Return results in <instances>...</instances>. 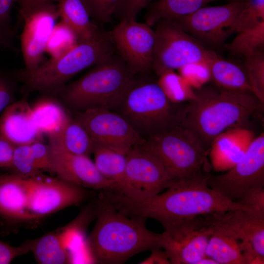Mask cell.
<instances>
[{
    "instance_id": "cell-15",
    "label": "cell",
    "mask_w": 264,
    "mask_h": 264,
    "mask_svg": "<svg viewBox=\"0 0 264 264\" xmlns=\"http://www.w3.org/2000/svg\"><path fill=\"white\" fill-rule=\"evenodd\" d=\"M88 196L85 188L40 175L32 178L27 211L31 219L41 218L78 205Z\"/></svg>"
},
{
    "instance_id": "cell-22",
    "label": "cell",
    "mask_w": 264,
    "mask_h": 264,
    "mask_svg": "<svg viewBox=\"0 0 264 264\" xmlns=\"http://www.w3.org/2000/svg\"><path fill=\"white\" fill-rule=\"evenodd\" d=\"M213 228L205 255L217 264H248L247 251L243 242L226 231Z\"/></svg>"
},
{
    "instance_id": "cell-32",
    "label": "cell",
    "mask_w": 264,
    "mask_h": 264,
    "mask_svg": "<svg viewBox=\"0 0 264 264\" xmlns=\"http://www.w3.org/2000/svg\"><path fill=\"white\" fill-rule=\"evenodd\" d=\"M245 72L252 92L263 105L264 102V53L263 48L245 57Z\"/></svg>"
},
{
    "instance_id": "cell-31",
    "label": "cell",
    "mask_w": 264,
    "mask_h": 264,
    "mask_svg": "<svg viewBox=\"0 0 264 264\" xmlns=\"http://www.w3.org/2000/svg\"><path fill=\"white\" fill-rule=\"evenodd\" d=\"M79 42L74 32L61 20L55 24L49 37L45 52L50 59H57L74 48Z\"/></svg>"
},
{
    "instance_id": "cell-44",
    "label": "cell",
    "mask_w": 264,
    "mask_h": 264,
    "mask_svg": "<svg viewBox=\"0 0 264 264\" xmlns=\"http://www.w3.org/2000/svg\"><path fill=\"white\" fill-rule=\"evenodd\" d=\"M55 1L56 0H15L19 6L17 23H23L25 18L34 9Z\"/></svg>"
},
{
    "instance_id": "cell-47",
    "label": "cell",
    "mask_w": 264,
    "mask_h": 264,
    "mask_svg": "<svg viewBox=\"0 0 264 264\" xmlns=\"http://www.w3.org/2000/svg\"><path fill=\"white\" fill-rule=\"evenodd\" d=\"M217 264L211 258L207 256H205L201 258L197 263V264Z\"/></svg>"
},
{
    "instance_id": "cell-14",
    "label": "cell",
    "mask_w": 264,
    "mask_h": 264,
    "mask_svg": "<svg viewBox=\"0 0 264 264\" xmlns=\"http://www.w3.org/2000/svg\"><path fill=\"white\" fill-rule=\"evenodd\" d=\"M110 33L116 51L134 75L152 69L155 32L151 26L136 21H120Z\"/></svg>"
},
{
    "instance_id": "cell-34",
    "label": "cell",
    "mask_w": 264,
    "mask_h": 264,
    "mask_svg": "<svg viewBox=\"0 0 264 264\" xmlns=\"http://www.w3.org/2000/svg\"><path fill=\"white\" fill-rule=\"evenodd\" d=\"M12 168L19 176L33 178L41 175L32 154L30 144L15 146Z\"/></svg>"
},
{
    "instance_id": "cell-27",
    "label": "cell",
    "mask_w": 264,
    "mask_h": 264,
    "mask_svg": "<svg viewBox=\"0 0 264 264\" xmlns=\"http://www.w3.org/2000/svg\"><path fill=\"white\" fill-rule=\"evenodd\" d=\"M217 0H157L151 4L145 14L147 23L151 26L160 20H172L188 15ZM231 1L232 0H227Z\"/></svg>"
},
{
    "instance_id": "cell-7",
    "label": "cell",
    "mask_w": 264,
    "mask_h": 264,
    "mask_svg": "<svg viewBox=\"0 0 264 264\" xmlns=\"http://www.w3.org/2000/svg\"><path fill=\"white\" fill-rule=\"evenodd\" d=\"M144 145L161 161L174 183L203 173L209 152L193 132L178 125L151 136Z\"/></svg>"
},
{
    "instance_id": "cell-38",
    "label": "cell",
    "mask_w": 264,
    "mask_h": 264,
    "mask_svg": "<svg viewBox=\"0 0 264 264\" xmlns=\"http://www.w3.org/2000/svg\"><path fill=\"white\" fill-rule=\"evenodd\" d=\"M91 17L101 23L110 22L120 0H83Z\"/></svg>"
},
{
    "instance_id": "cell-21",
    "label": "cell",
    "mask_w": 264,
    "mask_h": 264,
    "mask_svg": "<svg viewBox=\"0 0 264 264\" xmlns=\"http://www.w3.org/2000/svg\"><path fill=\"white\" fill-rule=\"evenodd\" d=\"M32 178L17 174L0 176V215L13 219H31L27 211Z\"/></svg>"
},
{
    "instance_id": "cell-8",
    "label": "cell",
    "mask_w": 264,
    "mask_h": 264,
    "mask_svg": "<svg viewBox=\"0 0 264 264\" xmlns=\"http://www.w3.org/2000/svg\"><path fill=\"white\" fill-rule=\"evenodd\" d=\"M155 24L152 69L159 77L191 63L208 62L216 54L170 20Z\"/></svg>"
},
{
    "instance_id": "cell-2",
    "label": "cell",
    "mask_w": 264,
    "mask_h": 264,
    "mask_svg": "<svg viewBox=\"0 0 264 264\" xmlns=\"http://www.w3.org/2000/svg\"><path fill=\"white\" fill-rule=\"evenodd\" d=\"M262 105L252 92L203 86L181 107L177 125L193 132L209 152L216 137L229 129L244 128Z\"/></svg>"
},
{
    "instance_id": "cell-46",
    "label": "cell",
    "mask_w": 264,
    "mask_h": 264,
    "mask_svg": "<svg viewBox=\"0 0 264 264\" xmlns=\"http://www.w3.org/2000/svg\"><path fill=\"white\" fill-rule=\"evenodd\" d=\"M140 264H170V262L165 251L160 249L152 251L151 255L145 260L139 263Z\"/></svg>"
},
{
    "instance_id": "cell-17",
    "label": "cell",
    "mask_w": 264,
    "mask_h": 264,
    "mask_svg": "<svg viewBox=\"0 0 264 264\" xmlns=\"http://www.w3.org/2000/svg\"><path fill=\"white\" fill-rule=\"evenodd\" d=\"M59 18L57 5L52 3L34 9L25 18L20 37L24 69H33L45 61L46 44Z\"/></svg>"
},
{
    "instance_id": "cell-16",
    "label": "cell",
    "mask_w": 264,
    "mask_h": 264,
    "mask_svg": "<svg viewBox=\"0 0 264 264\" xmlns=\"http://www.w3.org/2000/svg\"><path fill=\"white\" fill-rule=\"evenodd\" d=\"M203 216L213 227L243 242L252 259L264 260V214L239 209Z\"/></svg>"
},
{
    "instance_id": "cell-45",
    "label": "cell",
    "mask_w": 264,
    "mask_h": 264,
    "mask_svg": "<svg viewBox=\"0 0 264 264\" xmlns=\"http://www.w3.org/2000/svg\"><path fill=\"white\" fill-rule=\"evenodd\" d=\"M15 146L0 137V168H10Z\"/></svg>"
},
{
    "instance_id": "cell-33",
    "label": "cell",
    "mask_w": 264,
    "mask_h": 264,
    "mask_svg": "<svg viewBox=\"0 0 264 264\" xmlns=\"http://www.w3.org/2000/svg\"><path fill=\"white\" fill-rule=\"evenodd\" d=\"M157 83L168 98L175 103L188 101L194 95L193 88L174 71L167 72L160 76Z\"/></svg>"
},
{
    "instance_id": "cell-25",
    "label": "cell",
    "mask_w": 264,
    "mask_h": 264,
    "mask_svg": "<svg viewBox=\"0 0 264 264\" xmlns=\"http://www.w3.org/2000/svg\"><path fill=\"white\" fill-rule=\"evenodd\" d=\"M48 145L66 152L89 156L94 143L84 127L71 117L56 136L48 139Z\"/></svg>"
},
{
    "instance_id": "cell-43",
    "label": "cell",
    "mask_w": 264,
    "mask_h": 264,
    "mask_svg": "<svg viewBox=\"0 0 264 264\" xmlns=\"http://www.w3.org/2000/svg\"><path fill=\"white\" fill-rule=\"evenodd\" d=\"M238 202L255 212L264 214V188L252 190Z\"/></svg>"
},
{
    "instance_id": "cell-42",
    "label": "cell",
    "mask_w": 264,
    "mask_h": 264,
    "mask_svg": "<svg viewBox=\"0 0 264 264\" xmlns=\"http://www.w3.org/2000/svg\"><path fill=\"white\" fill-rule=\"evenodd\" d=\"M30 241L21 246H13L0 240V264H9L15 258L26 254L31 249Z\"/></svg>"
},
{
    "instance_id": "cell-3",
    "label": "cell",
    "mask_w": 264,
    "mask_h": 264,
    "mask_svg": "<svg viewBox=\"0 0 264 264\" xmlns=\"http://www.w3.org/2000/svg\"><path fill=\"white\" fill-rule=\"evenodd\" d=\"M98 196L96 221L87 242L95 262L123 264L141 252L162 247V233L149 230L146 219L126 216L100 193Z\"/></svg>"
},
{
    "instance_id": "cell-6",
    "label": "cell",
    "mask_w": 264,
    "mask_h": 264,
    "mask_svg": "<svg viewBox=\"0 0 264 264\" xmlns=\"http://www.w3.org/2000/svg\"><path fill=\"white\" fill-rule=\"evenodd\" d=\"M157 82L135 77L112 111L123 117L145 140L178 124L181 107Z\"/></svg>"
},
{
    "instance_id": "cell-29",
    "label": "cell",
    "mask_w": 264,
    "mask_h": 264,
    "mask_svg": "<svg viewBox=\"0 0 264 264\" xmlns=\"http://www.w3.org/2000/svg\"><path fill=\"white\" fill-rule=\"evenodd\" d=\"M92 154L97 170L104 177L115 183L113 191L116 190L124 177L126 155L96 143Z\"/></svg>"
},
{
    "instance_id": "cell-4",
    "label": "cell",
    "mask_w": 264,
    "mask_h": 264,
    "mask_svg": "<svg viewBox=\"0 0 264 264\" xmlns=\"http://www.w3.org/2000/svg\"><path fill=\"white\" fill-rule=\"evenodd\" d=\"M115 52L110 32L101 30L94 37L79 42L63 56L45 61L33 69H20L16 75L23 83L25 93L55 92L77 73L105 61Z\"/></svg>"
},
{
    "instance_id": "cell-40",
    "label": "cell",
    "mask_w": 264,
    "mask_h": 264,
    "mask_svg": "<svg viewBox=\"0 0 264 264\" xmlns=\"http://www.w3.org/2000/svg\"><path fill=\"white\" fill-rule=\"evenodd\" d=\"M152 0H120L114 15L120 21H136L138 13Z\"/></svg>"
},
{
    "instance_id": "cell-28",
    "label": "cell",
    "mask_w": 264,
    "mask_h": 264,
    "mask_svg": "<svg viewBox=\"0 0 264 264\" xmlns=\"http://www.w3.org/2000/svg\"><path fill=\"white\" fill-rule=\"evenodd\" d=\"M31 249L40 264L70 263L71 258L59 233H51L30 241Z\"/></svg>"
},
{
    "instance_id": "cell-35",
    "label": "cell",
    "mask_w": 264,
    "mask_h": 264,
    "mask_svg": "<svg viewBox=\"0 0 264 264\" xmlns=\"http://www.w3.org/2000/svg\"><path fill=\"white\" fill-rule=\"evenodd\" d=\"M264 22V0H244L239 13L236 33L257 26Z\"/></svg>"
},
{
    "instance_id": "cell-20",
    "label": "cell",
    "mask_w": 264,
    "mask_h": 264,
    "mask_svg": "<svg viewBox=\"0 0 264 264\" xmlns=\"http://www.w3.org/2000/svg\"><path fill=\"white\" fill-rule=\"evenodd\" d=\"M255 137L253 131L243 127L219 134L209 150L214 171H225L232 167L243 157Z\"/></svg>"
},
{
    "instance_id": "cell-11",
    "label": "cell",
    "mask_w": 264,
    "mask_h": 264,
    "mask_svg": "<svg viewBox=\"0 0 264 264\" xmlns=\"http://www.w3.org/2000/svg\"><path fill=\"white\" fill-rule=\"evenodd\" d=\"M244 0H232L221 6H204L170 21L199 42L219 46L236 33L237 21Z\"/></svg>"
},
{
    "instance_id": "cell-10",
    "label": "cell",
    "mask_w": 264,
    "mask_h": 264,
    "mask_svg": "<svg viewBox=\"0 0 264 264\" xmlns=\"http://www.w3.org/2000/svg\"><path fill=\"white\" fill-rule=\"evenodd\" d=\"M144 143L134 146L126 155L124 179L114 191L141 199L157 195L174 183L161 161Z\"/></svg>"
},
{
    "instance_id": "cell-1",
    "label": "cell",
    "mask_w": 264,
    "mask_h": 264,
    "mask_svg": "<svg viewBox=\"0 0 264 264\" xmlns=\"http://www.w3.org/2000/svg\"><path fill=\"white\" fill-rule=\"evenodd\" d=\"M203 173L187 180L175 182L165 192L141 199L126 197L110 189L103 195L123 214L159 222L164 229L197 216L236 209L255 212L217 192L206 182Z\"/></svg>"
},
{
    "instance_id": "cell-9",
    "label": "cell",
    "mask_w": 264,
    "mask_h": 264,
    "mask_svg": "<svg viewBox=\"0 0 264 264\" xmlns=\"http://www.w3.org/2000/svg\"><path fill=\"white\" fill-rule=\"evenodd\" d=\"M208 185L225 198L238 201L264 187V133L256 137L243 157L227 172L207 174Z\"/></svg>"
},
{
    "instance_id": "cell-39",
    "label": "cell",
    "mask_w": 264,
    "mask_h": 264,
    "mask_svg": "<svg viewBox=\"0 0 264 264\" xmlns=\"http://www.w3.org/2000/svg\"><path fill=\"white\" fill-rule=\"evenodd\" d=\"M15 75L0 67V115L13 102L15 91Z\"/></svg>"
},
{
    "instance_id": "cell-37",
    "label": "cell",
    "mask_w": 264,
    "mask_h": 264,
    "mask_svg": "<svg viewBox=\"0 0 264 264\" xmlns=\"http://www.w3.org/2000/svg\"><path fill=\"white\" fill-rule=\"evenodd\" d=\"M178 70L179 75L196 89L211 80L208 62H198L183 66Z\"/></svg>"
},
{
    "instance_id": "cell-12",
    "label": "cell",
    "mask_w": 264,
    "mask_h": 264,
    "mask_svg": "<svg viewBox=\"0 0 264 264\" xmlns=\"http://www.w3.org/2000/svg\"><path fill=\"white\" fill-rule=\"evenodd\" d=\"M86 130L94 143L127 155L146 140L121 115L104 109L77 111L74 118Z\"/></svg>"
},
{
    "instance_id": "cell-19",
    "label": "cell",
    "mask_w": 264,
    "mask_h": 264,
    "mask_svg": "<svg viewBox=\"0 0 264 264\" xmlns=\"http://www.w3.org/2000/svg\"><path fill=\"white\" fill-rule=\"evenodd\" d=\"M43 136L26 100L14 101L0 115V137L15 146L31 144L42 140Z\"/></svg>"
},
{
    "instance_id": "cell-5",
    "label": "cell",
    "mask_w": 264,
    "mask_h": 264,
    "mask_svg": "<svg viewBox=\"0 0 264 264\" xmlns=\"http://www.w3.org/2000/svg\"><path fill=\"white\" fill-rule=\"evenodd\" d=\"M136 75L115 53L85 75L56 91L77 111L89 109L113 110Z\"/></svg>"
},
{
    "instance_id": "cell-18",
    "label": "cell",
    "mask_w": 264,
    "mask_h": 264,
    "mask_svg": "<svg viewBox=\"0 0 264 264\" xmlns=\"http://www.w3.org/2000/svg\"><path fill=\"white\" fill-rule=\"evenodd\" d=\"M49 146L52 173L57 177L85 188L99 191L115 189V183L99 173L89 156L73 154Z\"/></svg>"
},
{
    "instance_id": "cell-30",
    "label": "cell",
    "mask_w": 264,
    "mask_h": 264,
    "mask_svg": "<svg viewBox=\"0 0 264 264\" xmlns=\"http://www.w3.org/2000/svg\"><path fill=\"white\" fill-rule=\"evenodd\" d=\"M264 22L257 26L237 33L224 48L232 54L245 57L264 48Z\"/></svg>"
},
{
    "instance_id": "cell-41",
    "label": "cell",
    "mask_w": 264,
    "mask_h": 264,
    "mask_svg": "<svg viewBox=\"0 0 264 264\" xmlns=\"http://www.w3.org/2000/svg\"><path fill=\"white\" fill-rule=\"evenodd\" d=\"M36 165L40 171L52 173V164L50 147L42 140L30 144Z\"/></svg>"
},
{
    "instance_id": "cell-36",
    "label": "cell",
    "mask_w": 264,
    "mask_h": 264,
    "mask_svg": "<svg viewBox=\"0 0 264 264\" xmlns=\"http://www.w3.org/2000/svg\"><path fill=\"white\" fill-rule=\"evenodd\" d=\"M15 0H0V49H7L15 54L20 50L14 43L15 32L11 25L10 14Z\"/></svg>"
},
{
    "instance_id": "cell-26",
    "label": "cell",
    "mask_w": 264,
    "mask_h": 264,
    "mask_svg": "<svg viewBox=\"0 0 264 264\" xmlns=\"http://www.w3.org/2000/svg\"><path fill=\"white\" fill-rule=\"evenodd\" d=\"M211 80L221 88L252 92L245 71L217 54L208 62Z\"/></svg>"
},
{
    "instance_id": "cell-13",
    "label": "cell",
    "mask_w": 264,
    "mask_h": 264,
    "mask_svg": "<svg viewBox=\"0 0 264 264\" xmlns=\"http://www.w3.org/2000/svg\"><path fill=\"white\" fill-rule=\"evenodd\" d=\"M164 229L162 248L172 264H197L205 256L214 231L203 215L182 220Z\"/></svg>"
},
{
    "instance_id": "cell-24",
    "label": "cell",
    "mask_w": 264,
    "mask_h": 264,
    "mask_svg": "<svg viewBox=\"0 0 264 264\" xmlns=\"http://www.w3.org/2000/svg\"><path fill=\"white\" fill-rule=\"evenodd\" d=\"M31 109L37 128L48 139L58 135L70 117L60 103L52 98L40 99Z\"/></svg>"
},
{
    "instance_id": "cell-23",
    "label": "cell",
    "mask_w": 264,
    "mask_h": 264,
    "mask_svg": "<svg viewBox=\"0 0 264 264\" xmlns=\"http://www.w3.org/2000/svg\"><path fill=\"white\" fill-rule=\"evenodd\" d=\"M61 20L68 25L79 42L91 39L102 29L90 20V16L83 0H56Z\"/></svg>"
}]
</instances>
